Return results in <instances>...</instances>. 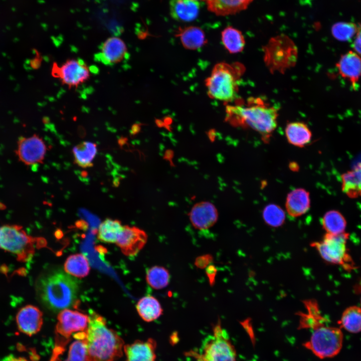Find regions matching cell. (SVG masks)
<instances>
[{
  "instance_id": "21",
  "label": "cell",
  "mask_w": 361,
  "mask_h": 361,
  "mask_svg": "<svg viewBox=\"0 0 361 361\" xmlns=\"http://www.w3.org/2000/svg\"><path fill=\"white\" fill-rule=\"evenodd\" d=\"M254 0H205L208 10L217 16L234 15L247 9Z\"/></svg>"
},
{
  "instance_id": "22",
  "label": "cell",
  "mask_w": 361,
  "mask_h": 361,
  "mask_svg": "<svg viewBox=\"0 0 361 361\" xmlns=\"http://www.w3.org/2000/svg\"><path fill=\"white\" fill-rule=\"evenodd\" d=\"M176 36L179 38L184 47L189 50L200 49L207 42L204 32L196 26L180 28Z\"/></svg>"
},
{
  "instance_id": "36",
  "label": "cell",
  "mask_w": 361,
  "mask_h": 361,
  "mask_svg": "<svg viewBox=\"0 0 361 361\" xmlns=\"http://www.w3.org/2000/svg\"><path fill=\"white\" fill-rule=\"evenodd\" d=\"M76 340L70 345L68 356L65 361H85L86 345L85 337L80 333L75 334Z\"/></svg>"
},
{
  "instance_id": "27",
  "label": "cell",
  "mask_w": 361,
  "mask_h": 361,
  "mask_svg": "<svg viewBox=\"0 0 361 361\" xmlns=\"http://www.w3.org/2000/svg\"><path fill=\"white\" fill-rule=\"evenodd\" d=\"M221 39L225 48L230 53L242 52L245 45V40L242 32L232 26L225 28L221 33Z\"/></svg>"
},
{
  "instance_id": "14",
  "label": "cell",
  "mask_w": 361,
  "mask_h": 361,
  "mask_svg": "<svg viewBox=\"0 0 361 361\" xmlns=\"http://www.w3.org/2000/svg\"><path fill=\"white\" fill-rule=\"evenodd\" d=\"M218 219V212L215 206L208 201L197 203L189 213V219L196 229L205 230L212 227Z\"/></svg>"
},
{
  "instance_id": "7",
  "label": "cell",
  "mask_w": 361,
  "mask_h": 361,
  "mask_svg": "<svg viewBox=\"0 0 361 361\" xmlns=\"http://www.w3.org/2000/svg\"><path fill=\"white\" fill-rule=\"evenodd\" d=\"M349 234L346 232L333 235L326 233L322 240L311 244L325 261L340 266L351 271L356 267L347 247Z\"/></svg>"
},
{
  "instance_id": "20",
  "label": "cell",
  "mask_w": 361,
  "mask_h": 361,
  "mask_svg": "<svg viewBox=\"0 0 361 361\" xmlns=\"http://www.w3.org/2000/svg\"><path fill=\"white\" fill-rule=\"evenodd\" d=\"M310 200L308 192L303 189H296L287 195L286 210L289 215L297 217L305 214L310 208Z\"/></svg>"
},
{
  "instance_id": "34",
  "label": "cell",
  "mask_w": 361,
  "mask_h": 361,
  "mask_svg": "<svg viewBox=\"0 0 361 361\" xmlns=\"http://www.w3.org/2000/svg\"><path fill=\"white\" fill-rule=\"evenodd\" d=\"M263 218L268 225L278 227L284 223L285 214L283 210L279 206L269 204L265 207L263 211Z\"/></svg>"
},
{
  "instance_id": "1",
  "label": "cell",
  "mask_w": 361,
  "mask_h": 361,
  "mask_svg": "<svg viewBox=\"0 0 361 361\" xmlns=\"http://www.w3.org/2000/svg\"><path fill=\"white\" fill-rule=\"evenodd\" d=\"M226 111V120L231 124L254 130L265 142L269 141L277 126V110L260 98L250 97L228 105Z\"/></svg>"
},
{
  "instance_id": "3",
  "label": "cell",
  "mask_w": 361,
  "mask_h": 361,
  "mask_svg": "<svg viewBox=\"0 0 361 361\" xmlns=\"http://www.w3.org/2000/svg\"><path fill=\"white\" fill-rule=\"evenodd\" d=\"M89 319L85 330V361H115L121 357L124 346L121 337L94 311L91 310Z\"/></svg>"
},
{
  "instance_id": "10",
  "label": "cell",
  "mask_w": 361,
  "mask_h": 361,
  "mask_svg": "<svg viewBox=\"0 0 361 361\" xmlns=\"http://www.w3.org/2000/svg\"><path fill=\"white\" fill-rule=\"evenodd\" d=\"M51 74L69 88H77L90 77V70L86 64L75 59H68L60 65L54 63Z\"/></svg>"
},
{
  "instance_id": "43",
  "label": "cell",
  "mask_w": 361,
  "mask_h": 361,
  "mask_svg": "<svg viewBox=\"0 0 361 361\" xmlns=\"http://www.w3.org/2000/svg\"><path fill=\"white\" fill-rule=\"evenodd\" d=\"M195 1H198V0H195ZM204 1H205V0H204Z\"/></svg>"
},
{
  "instance_id": "19",
  "label": "cell",
  "mask_w": 361,
  "mask_h": 361,
  "mask_svg": "<svg viewBox=\"0 0 361 361\" xmlns=\"http://www.w3.org/2000/svg\"><path fill=\"white\" fill-rule=\"evenodd\" d=\"M200 4L195 0H170L169 11L171 17L176 21L191 22L198 16Z\"/></svg>"
},
{
  "instance_id": "9",
  "label": "cell",
  "mask_w": 361,
  "mask_h": 361,
  "mask_svg": "<svg viewBox=\"0 0 361 361\" xmlns=\"http://www.w3.org/2000/svg\"><path fill=\"white\" fill-rule=\"evenodd\" d=\"M265 61L273 71L283 72L292 67L297 59V47L287 35L271 38L264 47Z\"/></svg>"
},
{
  "instance_id": "5",
  "label": "cell",
  "mask_w": 361,
  "mask_h": 361,
  "mask_svg": "<svg viewBox=\"0 0 361 361\" xmlns=\"http://www.w3.org/2000/svg\"><path fill=\"white\" fill-rule=\"evenodd\" d=\"M186 354L196 361H237L236 349L220 321L214 326L212 335L200 352L191 350Z\"/></svg>"
},
{
  "instance_id": "24",
  "label": "cell",
  "mask_w": 361,
  "mask_h": 361,
  "mask_svg": "<svg viewBox=\"0 0 361 361\" xmlns=\"http://www.w3.org/2000/svg\"><path fill=\"white\" fill-rule=\"evenodd\" d=\"M136 308L142 319L148 322L157 319L163 313L159 301L155 297L150 295L140 298L136 303Z\"/></svg>"
},
{
  "instance_id": "39",
  "label": "cell",
  "mask_w": 361,
  "mask_h": 361,
  "mask_svg": "<svg viewBox=\"0 0 361 361\" xmlns=\"http://www.w3.org/2000/svg\"><path fill=\"white\" fill-rule=\"evenodd\" d=\"M217 273L216 267L212 264L208 266L206 269V273L209 280L210 285H214Z\"/></svg>"
},
{
  "instance_id": "28",
  "label": "cell",
  "mask_w": 361,
  "mask_h": 361,
  "mask_svg": "<svg viewBox=\"0 0 361 361\" xmlns=\"http://www.w3.org/2000/svg\"><path fill=\"white\" fill-rule=\"evenodd\" d=\"M64 268L67 273L78 278L87 276L90 269L88 259L80 253L69 256L65 262Z\"/></svg>"
},
{
  "instance_id": "18",
  "label": "cell",
  "mask_w": 361,
  "mask_h": 361,
  "mask_svg": "<svg viewBox=\"0 0 361 361\" xmlns=\"http://www.w3.org/2000/svg\"><path fill=\"white\" fill-rule=\"evenodd\" d=\"M127 52L126 45L121 39L111 37L106 39L101 47L100 59L105 64H117L123 60Z\"/></svg>"
},
{
  "instance_id": "15",
  "label": "cell",
  "mask_w": 361,
  "mask_h": 361,
  "mask_svg": "<svg viewBox=\"0 0 361 361\" xmlns=\"http://www.w3.org/2000/svg\"><path fill=\"white\" fill-rule=\"evenodd\" d=\"M16 323L20 332L29 336L34 335L40 330L42 326V312L34 305H27L17 312Z\"/></svg>"
},
{
  "instance_id": "33",
  "label": "cell",
  "mask_w": 361,
  "mask_h": 361,
  "mask_svg": "<svg viewBox=\"0 0 361 361\" xmlns=\"http://www.w3.org/2000/svg\"><path fill=\"white\" fill-rule=\"evenodd\" d=\"M145 279L151 288L155 290H159L166 287L168 285L170 274L165 267L155 265L147 270Z\"/></svg>"
},
{
  "instance_id": "13",
  "label": "cell",
  "mask_w": 361,
  "mask_h": 361,
  "mask_svg": "<svg viewBox=\"0 0 361 361\" xmlns=\"http://www.w3.org/2000/svg\"><path fill=\"white\" fill-rule=\"evenodd\" d=\"M147 238L148 236L144 230L137 227L125 225L118 235L116 244L124 255L132 257L137 254L144 247Z\"/></svg>"
},
{
  "instance_id": "38",
  "label": "cell",
  "mask_w": 361,
  "mask_h": 361,
  "mask_svg": "<svg viewBox=\"0 0 361 361\" xmlns=\"http://www.w3.org/2000/svg\"><path fill=\"white\" fill-rule=\"evenodd\" d=\"M355 38L352 44L353 51L361 57V24L357 26Z\"/></svg>"
},
{
  "instance_id": "35",
  "label": "cell",
  "mask_w": 361,
  "mask_h": 361,
  "mask_svg": "<svg viewBox=\"0 0 361 361\" xmlns=\"http://www.w3.org/2000/svg\"><path fill=\"white\" fill-rule=\"evenodd\" d=\"M357 26L350 22H338L331 27V32L333 37L338 41L345 42L355 36Z\"/></svg>"
},
{
  "instance_id": "17",
  "label": "cell",
  "mask_w": 361,
  "mask_h": 361,
  "mask_svg": "<svg viewBox=\"0 0 361 361\" xmlns=\"http://www.w3.org/2000/svg\"><path fill=\"white\" fill-rule=\"evenodd\" d=\"M339 74L348 80L355 89L361 77V57L349 51L342 55L336 63Z\"/></svg>"
},
{
  "instance_id": "37",
  "label": "cell",
  "mask_w": 361,
  "mask_h": 361,
  "mask_svg": "<svg viewBox=\"0 0 361 361\" xmlns=\"http://www.w3.org/2000/svg\"><path fill=\"white\" fill-rule=\"evenodd\" d=\"M213 257L210 254H205L197 257L195 261V265L199 269H205L213 262Z\"/></svg>"
},
{
  "instance_id": "29",
  "label": "cell",
  "mask_w": 361,
  "mask_h": 361,
  "mask_svg": "<svg viewBox=\"0 0 361 361\" xmlns=\"http://www.w3.org/2000/svg\"><path fill=\"white\" fill-rule=\"evenodd\" d=\"M341 178L344 193L351 198L361 197V167L345 172Z\"/></svg>"
},
{
  "instance_id": "26",
  "label": "cell",
  "mask_w": 361,
  "mask_h": 361,
  "mask_svg": "<svg viewBox=\"0 0 361 361\" xmlns=\"http://www.w3.org/2000/svg\"><path fill=\"white\" fill-rule=\"evenodd\" d=\"M74 161L82 168L92 166L93 161L97 152V144L90 141H83L72 149Z\"/></svg>"
},
{
  "instance_id": "16",
  "label": "cell",
  "mask_w": 361,
  "mask_h": 361,
  "mask_svg": "<svg viewBox=\"0 0 361 361\" xmlns=\"http://www.w3.org/2000/svg\"><path fill=\"white\" fill-rule=\"evenodd\" d=\"M157 343L152 338L124 345L125 361H156Z\"/></svg>"
},
{
  "instance_id": "31",
  "label": "cell",
  "mask_w": 361,
  "mask_h": 361,
  "mask_svg": "<svg viewBox=\"0 0 361 361\" xmlns=\"http://www.w3.org/2000/svg\"><path fill=\"white\" fill-rule=\"evenodd\" d=\"M123 226L119 220L106 219L99 225L97 238L103 242L116 243Z\"/></svg>"
},
{
  "instance_id": "32",
  "label": "cell",
  "mask_w": 361,
  "mask_h": 361,
  "mask_svg": "<svg viewBox=\"0 0 361 361\" xmlns=\"http://www.w3.org/2000/svg\"><path fill=\"white\" fill-rule=\"evenodd\" d=\"M322 225L326 233L338 235L345 232L346 222L338 211L331 210L326 212L322 219Z\"/></svg>"
},
{
  "instance_id": "30",
  "label": "cell",
  "mask_w": 361,
  "mask_h": 361,
  "mask_svg": "<svg viewBox=\"0 0 361 361\" xmlns=\"http://www.w3.org/2000/svg\"><path fill=\"white\" fill-rule=\"evenodd\" d=\"M340 328L351 333L361 331V307L351 306L346 308L338 322Z\"/></svg>"
},
{
  "instance_id": "8",
  "label": "cell",
  "mask_w": 361,
  "mask_h": 361,
  "mask_svg": "<svg viewBox=\"0 0 361 361\" xmlns=\"http://www.w3.org/2000/svg\"><path fill=\"white\" fill-rule=\"evenodd\" d=\"M37 239L29 235L20 225L0 227V249L13 253L21 262H26L32 258L36 243L39 241Z\"/></svg>"
},
{
  "instance_id": "23",
  "label": "cell",
  "mask_w": 361,
  "mask_h": 361,
  "mask_svg": "<svg viewBox=\"0 0 361 361\" xmlns=\"http://www.w3.org/2000/svg\"><path fill=\"white\" fill-rule=\"evenodd\" d=\"M285 133L289 143L299 147L308 144L312 137V133L309 127L302 122L288 123L285 127Z\"/></svg>"
},
{
  "instance_id": "41",
  "label": "cell",
  "mask_w": 361,
  "mask_h": 361,
  "mask_svg": "<svg viewBox=\"0 0 361 361\" xmlns=\"http://www.w3.org/2000/svg\"><path fill=\"white\" fill-rule=\"evenodd\" d=\"M40 64V58L38 57H37L32 60L31 61V66L35 69H36L38 68Z\"/></svg>"
},
{
  "instance_id": "4",
  "label": "cell",
  "mask_w": 361,
  "mask_h": 361,
  "mask_svg": "<svg viewBox=\"0 0 361 361\" xmlns=\"http://www.w3.org/2000/svg\"><path fill=\"white\" fill-rule=\"evenodd\" d=\"M244 72V68L240 64H217L205 81L209 97L225 102H233L236 98L239 81Z\"/></svg>"
},
{
  "instance_id": "12",
  "label": "cell",
  "mask_w": 361,
  "mask_h": 361,
  "mask_svg": "<svg viewBox=\"0 0 361 361\" xmlns=\"http://www.w3.org/2000/svg\"><path fill=\"white\" fill-rule=\"evenodd\" d=\"M56 325V333L61 337L69 338L73 333L84 331L89 323V316L67 308L59 313Z\"/></svg>"
},
{
  "instance_id": "6",
  "label": "cell",
  "mask_w": 361,
  "mask_h": 361,
  "mask_svg": "<svg viewBox=\"0 0 361 361\" xmlns=\"http://www.w3.org/2000/svg\"><path fill=\"white\" fill-rule=\"evenodd\" d=\"M326 322L312 329L309 339L303 344L305 348L320 359L336 356L343 344V335L341 328L327 325Z\"/></svg>"
},
{
  "instance_id": "11",
  "label": "cell",
  "mask_w": 361,
  "mask_h": 361,
  "mask_svg": "<svg viewBox=\"0 0 361 361\" xmlns=\"http://www.w3.org/2000/svg\"><path fill=\"white\" fill-rule=\"evenodd\" d=\"M47 146L43 139L37 134L22 137L18 141L16 154L25 164L30 165L42 163Z\"/></svg>"
},
{
  "instance_id": "42",
  "label": "cell",
  "mask_w": 361,
  "mask_h": 361,
  "mask_svg": "<svg viewBox=\"0 0 361 361\" xmlns=\"http://www.w3.org/2000/svg\"><path fill=\"white\" fill-rule=\"evenodd\" d=\"M360 304H361V299H360Z\"/></svg>"
},
{
  "instance_id": "40",
  "label": "cell",
  "mask_w": 361,
  "mask_h": 361,
  "mask_svg": "<svg viewBox=\"0 0 361 361\" xmlns=\"http://www.w3.org/2000/svg\"><path fill=\"white\" fill-rule=\"evenodd\" d=\"M4 361H29L25 357L16 356L14 355H10L6 357Z\"/></svg>"
},
{
  "instance_id": "2",
  "label": "cell",
  "mask_w": 361,
  "mask_h": 361,
  "mask_svg": "<svg viewBox=\"0 0 361 361\" xmlns=\"http://www.w3.org/2000/svg\"><path fill=\"white\" fill-rule=\"evenodd\" d=\"M79 290L77 280L61 269L42 273L36 282V292L45 308L58 311L70 307L76 301Z\"/></svg>"
},
{
  "instance_id": "25",
  "label": "cell",
  "mask_w": 361,
  "mask_h": 361,
  "mask_svg": "<svg viewBox=\"0 0 361 361\" xmlns=\"http://www.w3.org/2000/svg\"><path fill=\"white\" fill-rule=\"evenodd\" d=\"M304 305L306 312L299 314L300 328L312 329L316 326L327 321L322 315L316 301L306 300L304 301Z\"/></svg>"
}]
</instances>
